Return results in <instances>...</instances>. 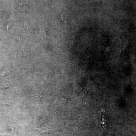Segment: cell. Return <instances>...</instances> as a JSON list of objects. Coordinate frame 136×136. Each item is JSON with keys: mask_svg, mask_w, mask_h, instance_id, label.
Listing matches in <instances>:
<instances>
[{"mask_svg": "<svg viewBox=\"0 0 136 136\" xmlns=\"http://www.w3.org/2000/svg\"><path fill=\"white\" fill-rule=\"evenodd\" d=\"M100 112L101 126L103 130L102 135L103 136H109L110 130L109 120L106 111L103 108L99 110Z\"/></svg>", "mask_w": 136, "mask_h": 136, "instance_id": "6da1fadb", "label": "cell"}, {"mask_svg": "<svg viewBox=\"0 0 136 136\" xmlns=\"http://www.w3.org/2000/svg\"><path fill=\"white\" fill-rule=\"evenodd\" d=\"M36 131L38 133L42 136L47 135L54 132V131L50 130L46 128L36 129Z\"/></svg>", "mask_w": 136, "mask_h": 136, "instance_id": "8992f818", "label": "cell"}, {"mask_svg": "<svg viewBox=\"0 0 136 136\" xmlns=\"http://www.w3.org/2000/svg\"><path fill=\"white\" fill-rule=\"evenodd\" d=\"M12 72V71L7 68L3 69L0 71V79L9 75Z\"/></svg>", "mask_w": 136, "mask_h": 136, "instance_id": "52a82bcc", "label": "cell"}, {"mask_svg": "<svg viewBox=\"0 0 136 136\" xmlns=\"http://www.w3.org/2000/svg\"><path fill=\"white\" fill-rule=\"evenodd\" d=\"M50 120V118L46 114H43L39 115L38 117L37 123L39 128H40L44 124L48 123Z\"/></svg>", "mask_w": 136, "mask_h": 136, "instance_id": "277c9868", "label": "cell"}, {"mask_svg": "<svg viewBox=\"0 0 136 136\" xmlns=\"http://www.w3.org/2000/svg\"><path fill=\"white\" fill-rule=\"evenodd\" d=\"M34 67L33 65L32 64H28L25 67L26 71L28 72L33 71L34 69Z\"/></svg>", "mask_w": 136, "mask_h": 136, "instance_id": "9c48e42d", "label": "cell"}, {"mask_svg": "<svg viewBox=\"0 0 136 136\" xmlns=\"http://www.w3.org/2000/svg\"><path fill=\"white\" fill-rule=\"evenodd\" d=\"M13 86V84L12 82L10 81H9L8 83L0 86V91H3L7 90L11 88Z\"/></svg>", "mask_w": 136, "mask_h": 136, "instance_id": "ba28073f", "label": "cell"}, {"mask_svg": "<svg viewBox=\"0 0 136 136\" xmlns=\"http://www.w3.org/2000/svg\"><path fill=\"white\" fill-rule=\"evenodd\" d=\"M0 136H8L0 132Z\"/></svg>", "mask_w": 136, "mask_h": 136, "instance_id": "8fae6325", "label": "cell"}, {"mask_svg": "<svg viewBox=\"0 0 136 136\" xmlns=\"http://www.w3.org/2000/svg\"><path fill=\"white\" fill-rule=\"evenodd\" d=\"M26 4V3H25L24 1H21L19 2V5L21 6L25 5Z\"/></svg>", "mask_w": 136, "mask_h": 136, "instance_id": "30bf717a", "label": "cell"}, {"mask_svg": "<svg viewBox=\"0 0 136 136\" xmlns=\"http://www.w3.org/2000/svg\"><path fill=\"white\" fill-rule=\"evenodd\" d=\"M87 119V118L86 116L82 115H80L77 118L73 125L75 128L74 133L86 123Z\"/></svg>", "mask_w": 136, "mask_h": 136, "instance_id": "3957f363", "label": "cell"}, {"mask_svg": "<svg viewBox=\"0 0 136 136\" xmlns=\"http://www.w3.org/2000/svg\"><path fill=\"white\" fill-rule=\"evenodd\" d=\"M13 104V102L11 101H4L0 102V110H5L11 107Z\"/></svg>", "mask_w": 136, "mask_h": 136, "instance_id": "5b68a950", "label": "cell"}, {"mask_svg": "<svg viewBox=\"0 0 136 136\" xmlns=\"http://www.w3.org/2000/svg\"><path fill=\"white\" fill-rule=\"evenodd\" d=\"M3 126L4 130L11 134H17L19 132L18 124L14 120H6L4 122Z\"/></svg>", "mask_w": 136, "mask_h": 136, "instance_id": "7a4b0ae2", "label": "cell"}, {"mask_svg": "<svg viewBox=\"0 0 136 136\" xmlns=\"http://www.w3.org/2000/svg\"><path fill=\"white\" fill-rule=\"evenodd\" d=\"M99 13H100V16L101 17V15H103L104 14H102L101 13V12H100V9H99Z\"/></svg>", "mask_w": 136, "mask_h": 136, "instance_id": "7c38bea8", "label": "cell"}]
</instances>
